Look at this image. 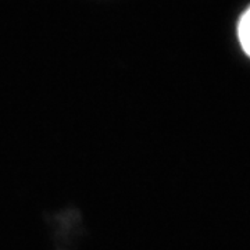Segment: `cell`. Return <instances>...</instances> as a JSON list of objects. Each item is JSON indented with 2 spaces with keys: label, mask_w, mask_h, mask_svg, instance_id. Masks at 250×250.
<instances>
[{
  "label": "cell",
  "mask_w": 250,
  "mask_h": 250,
  "mask_svg": "<svg viewBox=\"0 0 250 250\" xmlns=\"http://www.w3.org/2000/svg\"><path fill=\"white\" fill-rule=\"evenodd\" d=\"M238 39L242 50L250 57V7L242 14L238 22Z\"/></svg>",
  "instance_id": "obj_1"
}]
</instances>
